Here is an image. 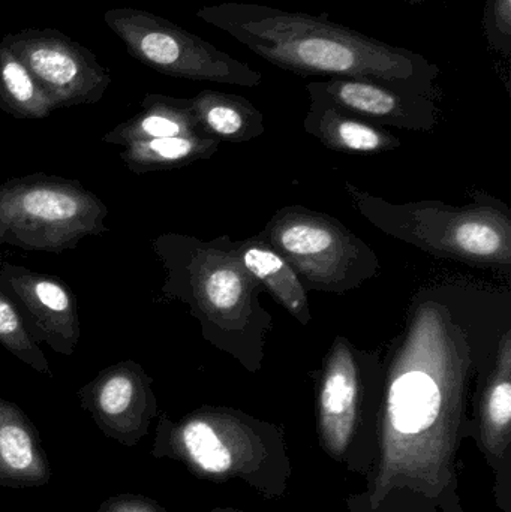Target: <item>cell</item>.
<instances>
[{
	"mask_svg": "<svg viewBox=\"0 0 511 512\" xmlns=\"http://www.w3.org/2000/svg\"><path fill=\"white\" fill-rule=\"evenodd\" d=\"M198 15L266 62L302 77L366 78L426 95L440 75L422 54L330 21L327 14L227 2Z\"/></svg>",
	"mask_w": 511,
	"mask_h": 512,
	"instance_id": "1",
	"label": "cell"
},
{
	"mask_svg": "<svg viewBox=\"0 0 511 512\" xmlns=\"http://www.w3.org/2000/svg\"><path fill=\"white\" fill-rule=\"evenodd\" d=\"M108 207L78 180L33 173L0 183V246L62 254L107 233Z\"/></svg>",
	"mask_w": 511,
	"mask_h": 512,
	"instance_id": "2",
	"label": "cell"
},
{
	"mask_svg": "<svg viewBox=\"0 0 511 512\" xmlns=\"http://www.w3.org/2000/svg\"><path fill=\"white\" fill-rule=\"evenodd\" d=\"M78 399L108 439L128 448L140 444L158 414L152 378L134 360L102 369L78 390Z\"/></svg>",
	"mask_w": 511,
	"mask_h": 512,
	"instance_id": "3",
	"label": "cell"
},
{
	"mask_svg": "<svg viewBox=\"0 0 511 512\" xmlns=\"http://www.w3.org/2000/svg\"><path fill=\"white\" fill-rule=\"evenodd\" d=\"M0 285L15 301L36 342L71 357L80 340L77 298L60 277L11 262L0 264Z\"/></svg>",
	"mask_w": 511,
	"mask_h": 512,
	"instance_id": "4",
	"label": "cell"
},
{
	"mask_svg": "<svg viewBox=\"0 0 511 512\" xmlns=\"http://www.w3.org/2000/svg\"><path fill=\"white\" fill-rule=\"evenodd\" d=\"M308 92L329 99L348 113L381 122L423 126L432 120V104L425 95L396 89L381 81L332 77L309 83Z\"/></svg>",
	"mask_w": 511,
	"mask_h": 512,
	"instance_id": "5",
	"label": "cell"
},
{
	"mask_svg": "<svg viewBox=\"0 0 511 512\" xmlns=\"http://www.w3.org/2000/svg\"><path fill=\"white\" fill-rule=\"evenodd\" d=\"M53 472L38 430L15 403L0 397V489H33Z\"/></svg>",
	"mask_w": 511,
	"mask_h": 512,
	"instance_id": "6",
	"label": "cell"
},
{
	"mask_svg": "<svg viewBox=\"0 0 511 512\" xmlns=\"http://www.w3.org/2000/svg\"><path fill=\"white\" fill-rule=\"evenodd\" d=\"M357 382L353 357L344 345L336 346L321 391V418L330 447H347L356 420Z\"/></svg>",
	"mask_w": 511,
	"mask_h": 512,
	"instance_id": "7",
	"label": "cell"
},
{
	"mask_svg": "<svg viewBox=\"0 0 511 512\" xmlns=\"http://www.w3.org/2000/svg\"><path fill=\"white\" fill-rule=\"evenodd\" d=\"M146 110L102 137V141L116 146L128 147L140 141L156 138L198 135L197 117L192 111L191 101H176L168 98H149Z\"/></svg>",
	"mask_w": 511,
	"mask_h": 512,
	"instance_id": "8",
	"label": "cell"
},
{
	"mask_svg": "<svg viewBox=\"0 0 511 512\" xmlns=\"http://www.w3.org/2000/svg\"><path fill=\"white\" fill-rule=\"evenodd\" d=\"M165 445L179 451L191 465L206 474H225L233 466L230 448L213 424L203 417L188 418L179 426H171L162 418L155 447Z\"/></svg>",
	"mask_w": 511,
	"mask_h": 512,
	"instance_id": "9",
	"label": "cell"
},
{
	"mask_svg": "<svg viewBox=\"0 0 511 512\" xmlns=\"http://www.w3.org/2000/svg\"><path fill=\"white\" fill-rule=\"evenodd\" d=\"M29 62L54 107L95 101L101 96L98 83L84 77L80 65L59 48H36L30 54Z\"/></svg>",
	"mask_w": 511,
	"mask_h": 512,
	"instance_id": "10",
	"label": "cell"
},
{
	"mask_svg": "<svg viewBox=\"0 0 511 512\" xmlns=\"http://www.w3.org/2000/svg\"><path fill=\"white\" fill-rule=\"evenodd\" d=\"M311 99L309 126L327 140L354 152H375L389 144V135L368 123L360 122L329 99L318 95H311Z\"/></svg>",
	"mask_w": 511,
	"mask_h": 512,
	"instance_id": "11",
	"label": "cell"
},
{
	"mask_svg": "<svg viewBox=\"0 0 511 512\" xmlns=\"http://www.w3.org/2000/svg\"><path fill=\"white\" fill-rule=\"evenodd\" d=\"M213 147L215 143L201 134L156 138L125 147L120 153V159L131 173H152L194 161L206 155Z\"/></svg>",
	"mask_w": 511,
	"mask_h": 512,
	"instance_id": "12",
	"label": "cell"
},
{
	"mask_svg": "<svg viewBox=\"0 0 511 512\" xmlns=\"http://www.w3.org/2000/svg\"><path fill=\"white\" fill-rule=\"evenodd\" d=\"M279 248L303 267H335L341 261L342 243L335 231L317 221H293L276 233Z\"/></svg>",
	"mask_w": 511,
	"mask_h": 512,
	"instance_id": "13",
	"label": "cell"
},
{
	"mask_svg": "<svg viewBox=\"0 0 511 512\" xmlns=\"http://www.w3.org/2000/svg\"><path fill=\"white\" fill-rule=\"evenodd\" d=\"M191 107L200 128L219 137H240L260 128V114L240 96L206 90L192 99Z\"/></svg>",
	"mask_w": 511,
	"mask_h": 512,
	"instance_id": "14",
	"label": "cell"
},
{
	"mask_svg": "<svg viewBox=\"0 0 511 512\" xmlns=\"http://www.w3.org/2000/svg\"><path fill=\"white\" fill-rule=\"evenodd\" d=\"M0 107L23 119H42L56 108L29 71L15 60L0 66Z\"/></svg>",
	"mask_w": 511,
	"mask_h": 512,
	"instance_id": "15",
	"label": "cell"
},
{
	"mask_svg": "<svg viewBox=\"0 0 511 512\" xmlns=\"http://www.w3.org/2000/svg\"><path fill=\"white\" fill-rule=\"evenodd\" d=\"M243 261L246 268L263 280L291 312L299 316L305 313V292L296 274L281 256L269 249L249 248L243 254Z\"/></svg>",
	"mask_w": 511,
	"mask_h": 512,
	"instance_id": "16",
	"label": "cell"
},
{
	"mask_svg": "<svg viewBox=\"0 0 511 512\" xmlns=\"http://www.w3.org/2000/svg\"><path fill=\"white\" fill-rule=\"evenodd\" d=\"M0 345L35 372L53 378V370L27 328L15 301L0 285Z\"/></svg>",
	"mask_w": 511,
	"mask_h": 512,
	"instance_id": "17",
	"label": "cell"
},
{
	"mask_svg": "<svg viewBox=\"0 0 511 512\" xmlns=\"http://www.w3.org/2000/svg\"><path fill=\"white\" fill-rule=\"evenodd\" d=\"M453 243L462 254L479 258H494L506 248L498 225L482 218L462 221L453 233Z\"/></svg>",
	"mask_w": 511,
	"mask_h": 512,
	"instance_id": "18",
	"label": "cell"
},
{
	"mask_svg": "<svg viewBox=\"0 0 511 512\" xmlns=\"http://www.w3.org/2000/svg\"><path fill=\"white\" fill-rule=\"evenodd\" d=\"M483 29L489 48L511 56V0H486Z\"/></svg>",
	"mask_w": 511,
	"mask_h": 512,
	"instance_id": "19",
	"label": "cell"
},
{
	"mask_svg": "<svg viewBox=\"0 0 511 512\" xmlns=\"http://www.w3.org/2000/svg\"><path fill=\"white\" fill-rule=\"evenodd\" d=\"M510 363L504 369V376L495 382L489 393L488 418L489 423L497 429L509 426L511 418V384L509 381Z\"/></svg>",
	"mask_w": 511,
	"mask_h": 512,
	"instance_id": "20",
	"label": "cell"
},
{
	"mask_svg": "<svg viewBox=\"0 0 511 512\" xmlns=\"http://www.w3.org/2000/svg\"><path fill=\"white\" fill-rule=\"evenodd\" d=\"M95 512H164L155 502L140 495H117L99 505Z\"/></svg>",
	"mask_w": 511,
	"mask_h": 512,
	"instance_id": "21",
	"label": "cell"
}]
</instances>
